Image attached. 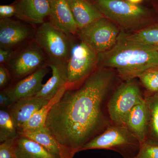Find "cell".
<instances>
[{
  "instance_id": "8992f818",
  "label": "cell",
  "mask_w": 158,
  "mask_h": 158,
  "mask_svg": "<svg viewBox=\"0 0 158 158\" xmlns=\"http://www.w3.org/2000/svg\"><path fill=\"white\" fill-rule=\"evenodd\" d=\"M144 99V93L135 79L119 83L108 102V113L112 124L124 126L130 111Z\"/></svg>"
},
{
  "instance_id": "ffe728a7",
  "label": "cell",
  "mask_w": 158,
  "mask_h": 158,
  "mask_svg": "<svg viewBox=\"0 0 158 158\" xmlns=\"http://www.w3.org/2000/svg\"><path fill=\"white\" fill-rule=\"evenodd\" d=\"M19 135L30 138L60 158L61 148L46 127L34 131L21 132L19 133Z\"/></svg>"
},
{
  "instance_id": "44dd1931",
  "label": "cell",
  "mask_w": 158,
  "mask_h": 158,
  "mask_svg": "<svg viewBox=\"0 0 158 158\" xmlns=\"http://www.w3.org/2000/svg\"><path fill=\"white\" fill-rule=\"evenodd\" d=\"M65 89L66 86L59 90L56 95L49 101L47 104L43 106L41 109L34 113L28 121L24 125L19 133L25 131H34L45 127L46 121L50 110L54 104L62 95Z\"/></svg>"
},
{
  "instance_id": "7a4b0ae2",
  "label": "cell",
  "mask_w": 158,
  "mask_h": 158,
  "mask_svg": "<svg viewBox=\"0 0 158 158\" xmlns=\"http://www.w3.org/2000/svg\"><path fill=\"white\" fill-rule=\"evenodd\" d=\"M98 55V67L113 69L124 81L138 78L148 69L158 65L155 46L130 40L120 34L113 48Z\"/></svg>"
},
{
  "instance_id": "ba28073f",
  "label": "cell",
  "mask_w": 158,
  "mask_h": 158,
  "mask_svg": "<svg viewBox=\"0 0 158 158\" xmlns=\"http://www.w3.org/2000/svg\"><path fill=\"white\" fill-rule=\"evenodd\" d=\"M6 65L11 73L12 83L43 67L48 66V62L34 40L16 49L12 59Z\"/></svg>"
},
{
  "instance_id": "52a82bcc",
  "label": "cell",
  "mask_w": 158,
  "mask_h": 158,
  "mask_svg": "<svg viewBox=\"0 0 158 158\" xmlns=\"http://www.w3.org/2000/svg\"><path fill=\"white\" fill-rule=\"evenodd\" d=\"M121 31L115 23L102 17L78 29L77 36L80 41L85 43L98 54L114 46Z\"/></svg>"
},
{
  "instance_id": "d6a6232c",
  "label": "cell",
  "mask_w": 158,
  "mask_h": 158,
  "mask_svg": "<svg viewBox=\"0 0 158 158\" xmlns=\"http://www.w3.org/2000/svg\"><path fill=\"white\" fill-rule=\"evenodd\" d=\"M130 2L135 4H140L144 0H127Z\"/></svg>"
},
{
  "instance_id": "4dcf8cb0",
  "label": "cell",
  "mask_w": 158,
  "mask_h": 158,
  "mask_svg": "<svg viewBox=\"0 0 158 158\" xmlns=\"http://www.w3.org/2000/svg\"><path fill=\"white\" fill-rule=\"evenodd\" d=\"M74 155L65 150H62L60 158H73Z\"/></svg>"
},
{
  "instance_id": "9a60e30c",
  "label": "cell",
  "mask_w": 158,
  "mask_h": 158,
  "mask_svg": "<svg viewBox=\"0 0 158 158\" xmlns=\"http://www.w3.org/2000/svg\"><path fill=\"white\" fill-rule=\"evenodd\" d=\"M149 114L145 99L130 111L124 126L142 144L146 141L148 132Z\"/></svg>"
},
{
  "instance_id": "f546056e",
  "label": "cell",
  "mask_w": 158,
  "mask_h": 158,
  "mask_svg": "<svg viewBox=\"0 0 158 158\" xmlns=\"http://www.w3.org/2000/svg\"><path fill=\"white\" fill-rule=\"evenodd\" d=\"M11 99L9 95L2 90L0 91V108L1 110H8L12 104Z\"/></svg>"
},
{
  "instance_id": "f1b7e54d",
  "label": "cell",
  "mask_w": 158,
  "mask_h": 158,
  "mask_svg": "<svg viewBox=\"0 0 158 158\" xmlns=\"http://www.w3.org/2000/svg\"><path fill=\"white\" fill-rule=\"evenodd\" d=\"M16 50L11 49L0 48V65H6L12 59Z\"/></svg>"
},
{
  "instance_id": "83f0119b",
  "label": "cell",
  "mask_w": 158,
  "mask_h": 158,
  "mask_svg": "<svg viewBox=\"0 0 158 158\" xmlns=\"http://www.w3.org/2000/svg\"><path fill=\"white\" fill-rule=\"evenodd\" d=\"M15 8L13 3L10 5L0 6V19L11 18L15 17Z\"/></svg>"
},
{
  "instance_id": "7c38bea8",
  "label": "cell",
  "mask_w": 158,
  "mask_h": 158,
  "mask_svg": "<svg viewBox=\"0 0 158 158\" xmlns=\"http://www.w3.org/2000/svg\"><path fill=\"white\" fill-rule=\"evenodd\" d=\"M49 68L48 66L43 67L26 77L11 83L2 90L9 95L12 103L20 99L35 96L43 86V80L49 72Z\"/></svg>"
},
{
  "instance_id": "d6986e66",
  "label": "cell",
  "mask_w": 158,
  "mask_h": 158,
  "mask_svg": "<svg viewBox=\"0 0 158 158\" xmlns=\"http://www.w3.org/2000/svg\"><path fill=\"white\" fill-rule=\"evenodd\" d=\"M144 98L148 107L149 121L147 138L144 143L158 146V93L144 94Z\"/></svg>"
},
{
  "instance_id": "d4e9b609",
  "label": "cell",
  "mask_w": 158,
  "mask_h": 158,
  "mask_svg": "<svg viewBox=\"0 0 158 158\" xmlns=\"http://www.w3.org/2000/svg\"><path fill=\"white\" fill-rule=\"evenodd\" d=\"M134 158H158V146L144 143L141 144L139 152Z\"/></svg>"
},
{
  "instance_id": "277c9868",
  "label": "cell",
  "mask_w": 158,
  "mask_h": 158,
  "mask_svg": "<svg viewBox=\"0 0 158 158\" xmlns=\"http://www.w3.org/2000/svg\"><path fill=\"white\" fill-rule=\"evenodd\" d=\"M75 36L67 34L48 20L37 26L35 40L49 63H67L75 44Z\"/></svg>"
},
{
  "instance_id": "5bb4252c",
  "label": "cell",
  "mask_w": 158,
  "mask_h": 158,
  "mask_svg": "<svg viewBox=\"0 0 158 158\" xmlns=\"http://www.w3.org/2000/svg\"><path fill=\"white\" fill-rule=\"evenodd\" d=\"M49 21L65 33L77 36L78 28L67 0H49Z\"/></svg>"
},
{
  "instance_id": "836d02e7",
  "label": "cell",
  "mask_w": 158,
  "mask_h": 158,
  "mask_svg": "<svg viewBox=\"0 0 158 158\" xmlns=\"http://www.w3.org/2000/svg\"><path fill=\"white\" fill-rule=\"evenodd\" d=\"M155 47L156 49V51H157L158 52V45L155 46Z\"/></svg>"
},
{
  "instance_id": "e0dca14e",
  "label": "cell",
  "mask_w": 158,
  "mask_h": 158,
  "mask_svg": "<svg viewBox=\"0 0 158 158\" xmlns=\"http://www.w3.org/2000/svg\"><path fill=\"white\" fill-rule=\"evenodd\" d=\"M78 29L104 17L93 0H67Z\"/></svg>"
},
{
  "instance_id": "484cf974",
  "label": "cell",
  "mask_w": 158,
  "mask_h": 158,
  "mask_svg": "<svg viewBox=\"0 0 158 158\" xmlns=\"http://www.w3.org/2000/svg\"><path fill=\"white\" fill-rule=\"evenodd\" d=\"M15 139L0 143V158H14L13 146Z\"/></svg>"
},
{
  "instance_id": "603a6c76",
  "label": "cell",
  "mask_w": 158,
  "mask_h": 158,
  "mask_svg": "<svg viewBox=\"0 0 158 158\" xmlns=\"http://www.w3.org/2000/svg\"><path fill=\"white\" fill-rule=\"evenodd\" d=\"M18 136V131L9 111L0 110V143Z\"/></svg>"
},
{
  "instance_id": "cb8c5ba5",
  "label": "cell",
  "mask_w": 158,
  "mask_h": 158,
  "mask_svg": "<svg viewBox=\"0 0 158 158\" xmlns=\"http://www.w3.org/2000/svg\"><path fill=\"white\" fill-rule=\"evenodd\" d=\"M145 95L158 93V65L150 67L138 77Z\"/></svg>"
},
{
  "instance_id": "1f68e13d",
  "label": "cell",
  "mask_w": 158,
  "mask_h": 158,
  "mask_svg": "<svg viewBox=\"0 0 158 158\" xmlns=\"http://www.w3.org/2000/svg\"><path fill=\"white\" fill-rule=\"evenodd\" d=\"M151 3L153 8L155 9L158 14V0H151Z\"/></svg>"
},
{
  "instance_id": "4316f807",
  "label": "cell",
  "mask_w": 158,
  "mask_h": 158,
  "mask_svg": "<svg viewBox=\"0 0 158 158\" xmlns=\"http://www.w3.org/2000/svg\"><path fill=\"white\" fill-rule=\"evenodd\" d=\"M12 79L10 71L5 65H0V89L3 90L11 85Z\"/></svg>"
},
{
  "instance_id": "ac0fdd59",
  "label": "cell",
  "mask_w": 158,
  "mask_h": 158,
  "mask_svg": "<svg viewBox=\"0 0 158 158\" xmlns=\"http://www.w3.org/2000/svg\"><path fill=\"white\" fill-rule=\"evenodd\" d=\"M14 158H60L30 138L19 135L14 139Z\"/></svg>"
},
{
  "instance_id": "9c48e42d",
  "label": "cell",
  "mask_w": 158,
  "mask_h": 158,
  "mask_svg": "<svg viewBox=\"0 0 158 158\" xmlns=\"http://www.w3.org/2000/svg\"><path fill=\"white\" fill-rule=\"evenodd\" d=\"M98 55L85 43H76L67 62L66 87L80 85L96 69Z\"/></svg>"
},
{
  "instance_id": "6da1fadb",
  "label": "cell",
  "mask_w": 158,
  "mask_h": 158,
  "mask_svg": "<svg viewBox=\"0 0 158 158\" xmlns=\"http://www.w3.org/2000/svg\"><path fill=\"white\" fill-rule=\"evenodd\" d=\"M118 79L113 69L98 67L80 85L66 87L45 123L61 150L75 154L112 124L108 103Z\"/></svg>"
},
{
  "instance_id": "3957f363",
  "label": "cell",
  "mask_w": 158,
  "mask_h": 158,
  "mask_svg": "<svg viewBox=\"0 0 158 158\" xmlns=\"http://www.w3.org/2000/svg\"><path fill=\"white\" fill-rule=\"evenodd\" d=\"M104 17L112 21L121 31L132 33L152 24L158 19L152 8L135 4L127 0H93Z\"/></svg>"
},
{
  "instance_id": "5b68a950",
  "label": "cell",
  "mask_w": 158,
  "mask_h": 158,
  "mask_svg": "<svg viewBox=\"0 0 158 158\" xmlns=\"http://www.w3.org/2000/svg\"><path fill=\"white\" fill-rule=\"evenodd\" d=\"M139 141L124 126L112 124L86 143L80 152L92 149L110 150L123 158H134L140 151Z\"/></svg>"
},
{
  "instance_id": "7402d4cb",
  "label": "cell",
  "mask_w": 158,
  "mask_h": 158,
  "mask_svg": "<svg viewBox=\"0 0 158 158\" xmlns=\"http://www.w3.org/2000/svg\"><path fill=\"white\" fill-rule=\"evenodd\" d=\"M120 34L127 39L147 45H158V19L152 24L132 33L121 31Z\"/></svg>"
},
{
  "instance_id": "30bf717a",
  "label": "cell",
  "mask_w": 158,
  "mask_h": 158,
  "mask_svg": "<svg viewBox=\"0 0 158 158\" xmlns=\"http://www.w3.org/2000/svg\"><path fill=\"white\" fill-rule=\"evenodd\" d=\"M36 28L16 18L0 19V48L16 50L33 41Z\"/></svg>"
},
{
  "instance_id": "2e32d148",
  "label": "cell",
  "mask_w": 158,
  "mask_h": 158,
  "mask_svg": "<svg viewBox=\"0 0 158 158\" xmlns=\"http://www.w3.org/2000/svg\"><path fill=\"white\" fill-rule=\"evenodd\" d=\"M48 66L52 70V77L35 96L50 101L66 86L67 63H49Z\"/></svg>"
},
{
  "instance_id": "4fadbf2b",
  "label": "cell",
  "mask_w": 158,
  "mask_h": 158,
  "mask_svg": "<svg viewBox=\"0 0 158 158\" xmlns=\"http://www.w3.org/2000/svg\"><path fill=\"white\" fill-rule=\"evenodd\" d=\"M49 102L47 100L34 96L18 100L9 106L7 110L14 122L18 132L31 116Z\"/></svg>"
},
{
  "instance_id": "8fae6325",
  "label": "cell",
  "mask_w": 158,
  "mask_h": 158,
  "mask_svg": "<svg viewBox=\"0 0 158 158\" xmlns=\"http://www.w3.org/2000/svg\"><path fill=\"white\" fill-rule=\"evenodd\" d=\"M15 17L35 27L40 25L48 19L49 0H15Z\"/></svg>"
}]
</instances>
